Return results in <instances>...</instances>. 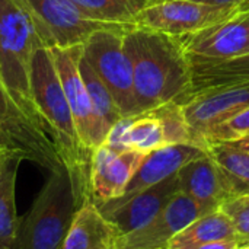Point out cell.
<instances>
[{
    "instance_id": "obj_1",
    "label": "cell",
    "mask_w": 249,
    "mask_h": 249,
    "mask_svg": "<svg viewBox=\"0 0 249 249\" xmlns=\"http://www.w3.org/2000/svg\"><path fill=\"white\" fill-rule=\"evenodd\" d=\"M124 50L133 70L137 112L182 102L193 90V70L178 38L142 26L124 32Z\"/></svg>"
},
{
    "instance_id": "obj_2",
    "label": "cell",
    "mask_w": 249,
    "mask_h": 249,
    "mask_svg": "<svg viewBox=\"0 0 249 249\" xmlns=\"http://www.w3.org/2000/svg\"><path fill=\"white\" fill-rule=\"evenodd\" d=\"M39 47L45 45L26 3L23 0H0V79L16 105L50 133L29 88L32 54Z\"/></svg>"
},
{
    "instance_id": "obj_3",
    "label": "cell",
    "mask_w": 249,
    "mask_h": 249,
    "mask_svg": "<svg viewBox=\"0 0 249 249\" xmlns=\"http://www.w3.org/2000/svg\"><path fill=\"white\" fill-rule=\"evenodd\" d=\"M83 203L67 169L50 172L31 209L19 219L15 249H61Z\"/></svg>"
},
{
    "instance_id": "obj_4",
    "label": "cell",
    "mask_w": 249,
    "mask_h": 249,
    "mask_svg": "<svg viewBox=\"0 0 249 249\" xmlns=\"http://www.w3.org/2000/svg\"><path fill=\"white\" fill-rule=\"evenodd\" d=\"M128 26L105 28L93 32L83 44V57L111 92L123 117L139 115L134 98L133 70L124 50Z\"/></svg>"
},
{
    "instance_id": "obj_5",
    "label": "cell",
    "mask_w": 249,
    "mask_h": 249,
    "mask_svg": "<svg viewBox=\"0 0 249 249\" xmlns=\"http://www.w3.org/2000/svg\"><path fill=\"white\" fill-rule=\"evenodd\" d=\"M0 133L3 150L32 160L50 172L67 169L50 133L34 123L13 101L0 79Z\"/></svg>"
},
{
    "instance_id": "obj_6",
    "label": "cell",
    "mask_w": 249,
    "mask_h": 249,
    "mask_svg": "<svg viewBox=\"0 0 249 249\" xmlns=\"http://www.w3.org/2000/svg\"><path fill=\"white\" fill-rule=\"evenodd\" d=\"M244 13L236 7L194 0H159L143 7L134 26H142L179 38Z\"/></svg>"
},
{
    "instance_id": "obj_7",
    "label": "cell",
    "mask_w": 249,
    "mask_h": 249,
    "mask_svg": "<svg viewBox=\"0 0 249 249\" xmlns=\"http://www.w3.org/2000/svg\"><path fill=\"white\" fill-rule=\"evenodd\" d=\"M51 53L73 115L77 137L86 150L93 152L105 143L108 130L104 127L93 109L90 96L79 70V63L83 55V45L66 48L53 47Z\"/></svg>"
},
{
    "instance_id": "obj_8",
    "label": "cell",
    "mask_w": 249,
    "mask_h": 249,
    "mask_svg": "<svg viewBox=\"0 0 249 249\" xmlns=\"http://www.w3.org/2000/svg\"><path fill=\"white\" fill-rule=\"evenodd\" d=\"M47 48L83 45L96 31L123 25L88 18L71 0H23Z\"/></svg>"
},
{
    "instance_id": "obj_9",
    "label": "cell",
    "mask_w": 249,
    "mask_h": 249,
    "mask_svg": "<svg viewBox=\"0 0 249 249\" xmlns=\"http://www.w3.org/2000/svg\"><path fill=\"white\" fill-rule=\"evenodd\" d=\"M194 144L207 150V134L249 107V82L207 88L190 93L182 102Z\"/></svg>"
},
{
    "instance_id": "obj_10",
    "label": "cell",
    "mask_w": 249,
    "mask_h": 249,
    "mask_svg": "<svg viewBox=\"0 0 249 249\" xmlns=\"http://www.w3.org/2000/svg\"><path fill=\"white\" fill-rule=\"evenodd\" d=\"M191 66L217 64L249 54V12L178 38Z\"/></svg>"
},
{
    "instance_id": "obj_11",
    "label": "cell",
    "mask_w": 249,
    "mask_h": 249,
    "mask_svg": "<svg viewBox=\"0 0 249 249\" xmlns=\"http://www.w3.org/2000/svg\"><path fill=\"white\" fill-rule=\"evenodd\" d=\"M209 213L213 210L178 191L149 225L120 236L117 249H168L179 232Z\"/></svg>"
},
{
    "instance_id": "obj_12",
    "label": "cell",
    "mask_w": 249,
    "mask_h": 249,
    "mask_svg": "<svg viewBox=\"0 0 249 249\" xmlns=\"http://www.w3.org/2000/svg\"><path fill=\"white\" fill-rule=\"evenodd\" d=\"M147 153L133 149L117 152L107 144L92 153L90 196L95 204L120 198Z\"/></svg>"
},
{
    "instance_id": "obj_13",
    "label": "cell",
    "mask_w": 249,
    "mask_h": 249,
    "mask_svg": "<svg viewBox=\"0 0 249 249\" xmlns=\"http://www.w3.org/2000/svg\"><path fill=\"white\" fill-rule=\"evenodd\" d=\"M179 191L177 174L165 181L133 196L123 204H96L99 212L115 226L120 236L136 232L149 225Z\"/></svg>"
},
{
    "instance_id": "obj_14",
    "label": "cell",
    "mask_w": 249,
    "mask_h": 249,
    "mask_svg": "<svg viewBox=\"0 0 249 249\" xmlns=\"http://www.w3.org/2000/svg\"><path fill=\"white\" fill-rule=\"evenodd\" d=\"M209 152L193 146V144H169L156 149L144 156L131 181L128 182L124 194L120 198L107 201L105 204L117 206L130 200L133 196L165 181L166 178L175 175L184 165L198 159ZM102 204V203H101Z\"/></svg>"
},
{
    "instance_id": "obj_15",
    "label": "cell",
    "mask_w": 249,
    "mask_h": 249,
    "mask_svg": "<svg viewBox=\"0 0 249 249\" xmlns=\"http://www.w3.org/2000/svg\"><path fill=\"white\" fill-rule=\"evenodd\" d=\"M179 193L197 200L213 212L235 198L222 169L207 153L184 165L178 172Z\"/></svg>"
},
{
    "instance_id": "obj_16",
    "label": "cell",
    "mask_w": 249,
    "mask_h": 249,
    "mask_svg": "<svg viewBox=\"0 0 249 249\" xmlns=\"http://www.w3.org/2000/svg\"><path fill=\"white\" fill-rule=\"evenodd\" d=\"M118 238L115 226L88 200L76 212L61 249H117Z\"/></svg>"
},
{
    "instance_id": "obj_17",
    "label": "cell",
    "mask_w": 249,
    "mask_h": 249,
    "mask_svg": "<svg viewBox=\"0 0 249 249\" xmlns=\"http://www.w3.org/2000/svg\"><path fill=\"white\" fill-rule=\"evenodd\" d=\"M22 156L15 153L0 155V247L15 249L19 217L16 213L15 187Z\"/></svg>"
},
{
    "instance_id": "obj_18",
    "label": "cell",
    "mask_w": 249,
    "mask_h": 249,
    "mask_svg": "<svg viewBox=\"0 0 249 249\" xmlns=\"http://www.w3.org/2000/svg\"><path fill=\"white\" fill-rule=\"evenodd\" d=\"M233 239L239 241L231 219L223 212L216 210L197 219L179 232L171 241L168 249H196L209 242Z\"/></svg>"
},
{
    "instance_id": "obj_19",
    "label": "cell",
    "mask_w": 249,
    "mask_h": 249,
    "mask_svg": "<svg viewBox=\"0 0 249 249\" xmlns=\"http://www.w3.org/2000/svg\"><path fill=\"white\" fill-rule=\"evenodd\" d=\"M209 155L222 169L235 197L249 194V153L231 143L212 144Z\"/></svg>"
},
{
    "instance_id": "obj_20",
    "label": "cell",
    "mask_w": 249,
    "mask_h": 249,
    "mask_svg": "<svg viewBox=\"0 0 249 249\" xmlns=\"http://www.w3.org/2000/svg\"><path fill=\"white\" fill-rule=\"evenodd\" d=\"M88 18L105 23L134 26L139 12L149 3L144 0H71Z\"/></svg>"
},
{
    "instance_id": "obj_21",
    "label": "cell",
    "mask_w": 249,
    "mask_h": 249,
    "mask_svg": "<svg viewBox=\"0 0 249 249\" xmlns=\"http://www.w3.org/2000/svg\"><path fill=\"white\" fill-rule=\"evenodd\" d=\"M121 146L125 150L133 149L142 153H150L166 146L162 123L152 112L133 117L121 139Z\"/></svg>"
},
{
    "instance_id": "obj_22",
    "label": "cell",
    "mask_w": 249,
    "mask_h": 249,
    "mask_svg": "<svg viewBox=\"0 0 249 249\" xmlns=\"http://www.w3.org/2000/svg\"><path fill=\"white\" fill-rule=\"evenodd\" d=\"M79 70H80L82 79L85 82V86L88 89V93L90 96L93 109H95L98 118L101 120V123L104 124V127L109 133V130L124 117L121 115L111 92L108 90L105 83L95 73V70L92 69V66L86 61V58L83 55L79 63Z\"/></svg>"
},
{
    "instance_id": "obj_23",
    "label": "cell",
    "mask_w": 249,
    "mask_h": 249,
    "mask_svg": "<svg viewBox=\"0 0 249 249\" xmlns=\"http://www.w3.org/2000/svg\"><path fill=\"white\" fill-rule=\"evenodd\" d=\"M155 114L163 127L165 142L166 146L169 144H194L191 128L185 120L182 105L177 101L165 104L153 111H149Z\"/></svg>"
},
{
    "instance_id": "obj_24",
    "label": "cell",
    "mask_w": 249,
    "mask_h": 249,
    "mask_svg": "<svg viewBox=\"0 0 249 249\" xmlns=\"http://www.w3.org/2000/svg\"><path fill=\"white\" fill-rule=\"evenodd\" d=\"M249 136V107L238 112L231 120L213 128L206 137V147L217 143H231Z\"/></svg>"
},
{
    "instance_id": "obj_25",
    "label": "cell",
    "mask_w": 249,
    "mask_h": 249,
    "mask_svg": "<svg viewBox=\"0 0 249 249\" xmlns=\"http://www.w3.org/2000/svg\"><path fill=\"white\" fill-rule=\"evenodd\" d=\"M219 210L231 219L241 245L249 244V194L223 203Z\"/></svg>"
},
{
    "instance_id": "obj_26",
    "label": "cell",
    "mask_w": 249,
    "mask_h": 249,
    "mask_svg": "<svg viewBox=\"0 0 249 249\" xmlns=\"http://www.w3.org/2000/svg\"><path fill=\"white\" fill-rule=\"evenodd\" d=\"M241 242L238 239L233 241H217V242H209L201 247H197L196 249H238Z\"/></svg>"
},
{
    "instance_id": "obj_27",
    "label": "cell",
    "mask_w": 249,
    "mask_h": 249,
    "mask_svg": "<svg viewBox=\"0 0 249 249\" xmlns=\"http://www.w3.org/2000/svg\"><path fill=\"white\" fill-rule=\"evenodd\" d=\"M206 3L219 4V6H231L236 7L241 12H249V0H207Z\"/></svg>"
},
{
    "instance_id": "obj_28",
    "label": "cell",
    "mask_w": 249,
    "mask_h": 249,
    "mask_svg": "<svg viewBox=\"0 0 249 249\" xmlns=\"http://www.w3.org/2000/svg\"><path fill=\"white\" fill-rule=\"evenodd\" d=\"M231 144H233L235 147H238L241 150H245V152L249 153V136L241 139V140H236V142H231Z\"/></svg>"
},
{
    "instance_id": "obj_29",
    "label": "cell",
    "mask_w": 249,
    "mask_h": 249,
    "mask_svg": "<svg viewBox=\"0 0 249 249\" xmlns=\"http://www.w3.org/2000/svg\"><path fill=\"white\" fill-rule=\"evenodd\" d=\"M0 153H7V152H4V150H3V144H1V133H0Z\"/></svg>"
},
{
    "instance_id": "obj_30",
    "label": "cell",
    "mask_w": 249,
    "mask_h": 249,
    "mask_svg": "<svg viewBox=\"0 0 249 249\" xmlns=\"http://www.w3.org/2000/svg\"><path fill=\"white\" fill-rule=\"evenodd\" d=\"M238 249H249V244H244V245H239Z\"/></svg>"
},
{
    "instance_id": "obj_31",
    "label": "cell",
    "mask_w": 249,
    "mask_h": 249,
    "mask_svg": "<svg viewBox=\"0 0 249 249\" xmlns=\"http://www.w3.org/2000/svg\"><path fill=\"white\" fill-rule=\"evenodd\" d=\"M144 1H146V3H149V4H150V3H155V1H159V0H144Z\"/></svg>"
},
{
    "instance_id": "obj_32",
    "label": "cell",
    "mask_w": 249,
    "mask_h": 249,
    "mask_svg": "<svg viewBox=\"0 0 249 249\" xmlns=\"http://www.w3.org/2000/svg\"><path fill=\"white\" fill-rule=\"evenodd\" d=\"M194 1H203V3H206L207 0H194Z\"/></svg>"
},
{
    "instance_id": "obj_33",
    "label": "cell",
    "mask_w": 249,
    "mask_h": 249,
    "mask_svg": "<svg viewBox=\"0 0 249 249\" xmlns=\"http://www.w3.org/2000/svg\"><path fill=\"white\" fill-rule=\"evenodd\" d=\"M0 249H10V248H6V247H0Z\"/></svg>"
},
{
    "instance_id": "obj_34",
    "label": "cell",
    "mask_w": 249,
    "mask_h": 249,
    "mask_svg": "<svg viewBox=\"0 0 249 249\" xmlns=\"http://www.w3.org/2000/svg\"><path fill=\"white\" fill-rule=\"evenodd\" d=\"M0 155H1V153H0Z\"/></svg>"
}]
</instances>
